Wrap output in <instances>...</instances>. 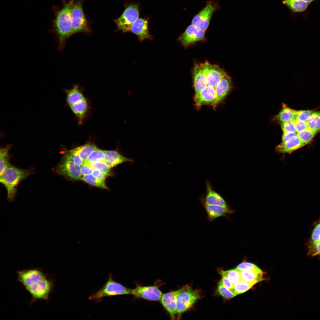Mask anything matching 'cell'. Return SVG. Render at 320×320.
<instances>
[{"label":"cell","mask_w":320,"mask_h":320,"mask_svg":"<svg viewBox=\"0 0 320 320\" xmlns=\"http://www.w3.org/2000/svg\"><path fill=\"white\" fill-rule=\"evenodd\" d=\"M205 31L191 24L178 37V40L185 47L203 40Z\"/></svg>","instance_id":"4fadbf2b"},{"label":"cell","mask_w":320,"mask_h":320,"mask_svg":"<svg viewBox=\"0 0 320 320\" xmlns=\"http://www.w3.org/2000/svg\"><path fill=\"white\" fill-rule=\"evenodd\" d=\"M305 145L297 135L294 136L286 142L281 143L276 148V151L279 153H290L300 148Z\"/></svg>","instance_id":"7402d4cb"},{"label":"cell","mask_w":320,"mask_h":320,"mask_svg":"<svg viewBox=\"0 0 320 320\" xmlns=\"http://www.w3.org/2000/svg\"><path fill=\"white\" fill-rule=\"evenodd\" d=\"M188 285H186L179 289L163 294L161 297L159 301L172 319H175L176 318L178 297Z\"/></svg>","instance_id":"8fae6325"},{"label":"cell","mask_w":320,"mask_h":320,"mask_svg":"<svg viewBox=\"0 0 320 320\" xmlns=\"http://www.w3.org/2000/svg\"><path fill=\"white\" fill-rule=\"evenodd\" d=\"M297 111L292 109L285 104L282 105V108L280 112L274 118L275 120L281 122H294L297 119Z\"/></svg>","instance_id":"d4e9b609"},{"label":"cell","mask_w":320,"mask_h":320,"mask_svg":"<svg viewBox=\"0 0 320 320\" xmlns=\"http://www.w3.org/2000/svg\"><path fill=\"white\" fill-rule=\"evenodd\" d=\"M219 273L221 276L226 277L233 284H235L241 280L239 271L236 269H232L225 271L219 270Z\"/></svg>","instance_id":"4dcf8cb0"},{"label":"cell","mask_w":320,"mask_h":320,"mask_svg":"<svg viewBox=\"0 0 320 320\" xmlns=\"http://www.w3.org/2000/svg\"><path fill=\"white\" fill-rule=\"evenodd\" d=\"M218 3L212 0L207 1L205 6L193 18L191 24L205 31L209 26L213 13L220 9Z\"/></svg>","instance_id":"9c48e42d"},{"label":"cell","mask_w":320,"mask_h":320,"mask_svg":"<svg viewBox=\"0 0 320 320\" xmlns=\"http://www.w3.org/2000/svg\"><path fill=\"white\" fill-rule=\"evenodd\" d=\"M239 271L241 280L247 282L255 284L263 280V273L260 268L254 270Z\"/></svg>","instance_id":"cb8c5ba5"},{"label":"cell","mask_w":320,"mask_h":320,"mask_svg":"<svg viewBox=\"0 0 320 320\" xmlns=\"http://www.w3.org/2000/svg\"><path fill=\"white\" fill-rule=\"evenodd\" d=\"M297 133L290 132H283L282 136V142L284 143L292 137L297 135Z\"/></svg>","instance_id":"f6af8a7d"},{"label":"cell","mask_w":320,"mask_h":320,"mask_svg":"<svg viewBox=\"0 0 320 320\" xmlns=\"http://www.w3.org/2000/svg\"><path fill=\"white\" fill-rule=\"evenodd\" d=\"M308 128L316 133L320 131V111H314L306 122Z\"/></svg>","instance_id":"83f0119b"},{"label":"cell","mask_w":320,"mask_h":320,"mask_svg":"<svg viewBox=\"0 0 320 320\" xmlns=\"http://www.w3.org/2000/svg\"><path fill=\"white\" fill-rule=\"evenodd\" d=\"M55 171L57 174L72 180H80L82 175L80 166L76 165L66 152Z\"/></svg>","instance_id":"30bf717a"},{"label":"cell","mask_w":320,"mask_h":320,"mask_svg":"<svg viewBox=\"0 0 320 320\" xmlns=\"http://www.w3.org/2000/svg\"><path fill=\"white\" fill-rule=\"evenodd\" d=\"M105 163L111 168L125 162L133 161L132 159L127 158L116 151H104Z\"/></svg>","instance_id":"603a6c76"},{"label":"cell","mask_w":320,"mask_h":320,"mask_svg":"<svg viewBox=\"0 0 320 320\" xmlns=\"http://www.w3.org/2000/svg\"><path fill=\"white\" fill-rule=\"evenodd\" d=\"M97 148L95 144L88 143L82 145L77 147L74 149L84 162L89 155Z\"/></svg>","instance_id":"4316f807"},{"label":"cell","mask_w":320,"mask_h":320,"mask_svg":"<svg viewBox=\"0 0 320 320\" xmlns=\"http://www.w3.org/2000/svg\"><path fill=\"white\" fill-rule=\"evenodd\" d=\"M80 168L81 175L83 176L91 174L93 170L89 166L84 164L81 166Z\"/></svg>","instance_id":"7bdbcfd3"},{"label":"cell","mask_w":320,"mask_h":320,"mask_svg":"<svg viewBox=\"0 0 320 320\" xmlns=\"http://www.w3.org/2000/svg\"><path fill=\"white\" fill-rule=\"evenodd\" d=\"M314 111L313 110L297 111V119L306 122Z\"/></svg>","instance_id":"8d00e7d4"},{"label":"cell","mask_w":320,"mask_h":320,"mask_svg":"<svg viewBox=\"0 0 320 320\" xmlns=\"http://www.w3.org/2000/svg\"><path fill=\"white\" fill-rule=\"evenodd\" d=\"M303 0V1H304L307 2V3H308L310 4L311 2H312L313 1H315V0Z\"/></svg>","instance_id":"bcb514c9"},{"label":"cell","mask_w":320,"mask_h":320,"mask_svg":"<svg viewBox=\"0 0 320 320\" xmlns=\"http://www.w3.org/2000/svg\"><path fill=\"white\" fill-rule=\"evenodd\" d=\"M280 126L283 132H296L293 122H281Z\"/></svg>","instance_id":"ab89813d"},{"label":"cell","mask_w":320,"mask_h":320,"mask_svg":"<svg viewBox=\"0 0 320 320\" xmlns=\"http://www.w3.org/2000/svg\"><path fill=\"white\" fill-rule=\"evenodd\" d=\"M199 290L193 289L188 285L179 295L176 307L177 319H180L182 314L191 308L201 296Z\"/></svg>","instance_id":"52a82bcc"},{"label":"cell","mask_w":320,"mask_h":320,"mask_svg":"<svg viewBox=\"0 0 320 320\" xmlns=\"http://www.w3.org/2000/svg\"><path fill=\"white\" fill-rule=\"evenodd\" d=\"M61 8H54L55 17L52 23V31L56 35L60 50L64 49L67 39L71 36L72 26L71 14L75 2L71 0L64 2Z\"/></svg>","instance_id":"7a4b0ae2"},{"label":"cell","mask_w":320,"mask_h":320,"mask_svg":"<svg viewBox=\"0 0 320 320\" xmlns=\"http://www.w3.org/2000/svg\"><path fill=\"white\" fill-rule=\"evenodd\" d=\"M84 0H78L75 3L71 17L72 26L71 35L79 32L89 33L92 30L86 19L82 5Z\"/></svg>","instance_id":"8992f818"},{"label":"cell","mask_w":320,"mask_h":320,"mask_svg":"<svg viewBox=\"0 0 320 320\" xmlns=\"http://www.w3.org/2000/svg\"><path fill=\"white\" fill-rule=\"evenodd\" d=\"M255 284L241 280L234 284L231 291L237 295L243 293L251 288Z\"/></svg>","instance_id":"1f68e13d"},{"label":"cell","mask_w":320,"mask_h":320,"mask_svg":"<svg viewBox=\"0 0 320 320\" xmlns=\"http://www.w3.org/2000/svg\"><path fill=\"white\" fill-rule=\"evenodd\" d=\"M201 64L207 76V85L215 89L226 73L218 65L211 64L207 62L201 63Z\"/></svg>","instance_id":"5bb4252c"},{"label":"cell","mask_w":320,"mask_h":320,"mask_svg":"<svg viewBox=\"0 0 320 320\" xmlns=\"http://www.w3.org/2000/svg\"><path fill=\"white\" fill-rule=\"evenodd\" d=\"M80 180L92 186L101 189H108L104 181L95 177L91 174L83 176Z\"/></svg>","instance_id":"f546056e"},{"label":"cell","mask_w":320,"mask_h":320,"mask_svg":"<svg viewBox=\"0 0 320 320\" xmlns=\"http://www.w3.org/2000/svg\"><path fill=\"white\" fill-rule=\"evenodd\" d=\"M232 87L231 79L226 73L215 89V99L212 105L213 107H215L223 100L230 91Z\"/></svg>","instance_id":"ac0fdd59"},{"label":"cell","mask_w":320,"mask_h":320,"mask_svg":"<svg viewBox=\"0 0 320 320\" xmlns=\"http://www.w3.org/2000/svg\"><path fill=\"white\" fill-rule=\"evenodd\" d=\"M105 155L104 150L100 149L98 148L93 151L88 156L84 162V164L88 162L97 161H104Z\"/></svg>","instance_id":"d6a6232c"},{"label":"cell","mask_w":320,"mask_h":320,"mask_svg":"<svg viewBox=\"0 0 320 320\" xmlns=\"http://www.w3.org/2000/svg\"><path fill=\"white\" fill-rule=\"evenodd\" d=\"M132 289L114 280L111 273L106 283L100 289L91 294L89 299L99 303L105 297L132 294Z\"/></svg>","instance_id":"5b68a950"},{"label":"cell","mask_w":320,"mask_h":320,"mask_svg":"<svg viewBox=\"0 0 320 320\" xmlns=\"http://www.w3.org/2000/svg\"><path fill=\"white\" fill-rule=\"evenodd\" d=\"M217 290L220 296L227 299H231L237 295L225 287L220 282L218 284Z\"/></svg>","instance_id":"d590c367"},{"label":"cell","mask_w":320,"mask_h":320,"mask_svg":"<svg viewBox=\"0 0 320 320\" xmlns=\"http://www.w3.org/2000/svg\"><path fill=\"white\" fill-rule=\"evenodd\" d=\"M66 100L72 111L77 117L80 124L83 123L89 110L88 102L77 85L65 90Z\"/></svg>","instance_id":"277c9868"},{"label":"cell","mask_w":320,"mask_h":320,"mask_svg":"<svg viewBox=\"0 0 320 320\" xmlns=\"http://www.w3.org/2000/svg\"><path fill=\"white\" fill-rule=\"evenodd\" d=\"M93 169L99 170L107 176L111 175V168L104 161L90 162L86 164Z\"/></svg>","instance_id":"836d02e7"},{"label":"cell","mask_w":320,"mask_h":320,"mask_svg":"<svg viewBox=\"0 0 320 320\" xmlns=\"http://www.w3.org/2000/svg\"><path fill=\"white\" fill-rule=\"evenodd\" d=\"M17 274V280L31 296L30 304L37 300L49 299L54 282L40 268L18 271Z\"/></svg>","instance_id":"6da1fadb"},{"label":"cell","mask_w":320,"mask_h":320,"mask_svg":"<svg viewBox=\"0 0 320 320\" xmlns=\"http://www.w3.org/2000/svg\"><path fill=\"white\" fill-rule=\"evenodd\" d=\"M148 25V18H139L130 26L128 32L136 35L140 41L151 39L153 36L149 33Z\"/></svg>","instance_id":"9a60e30c"},{"label":"cell","mask_w":320,"mask_h":320,"mask_svg":"<svg viewBox=\"0 0 320 320\" xmlns=\"http://www.w3.org/2000/svg\"><path fill=\"white\" fill-rule=\"evenodd\" d=\"M193 71L195 94H197L207 86V76L201 64L196 65Z\"/></svg>","instance_id":"ffe728a7"},{"label":"cell","mask_w":320,"mask_h":320,"mask_svg":"<svg viewBox=\"0 0 320 320\" xmlns=\"http://www.w3.org/2000/svg\"><path fill=\"white\" fill-rule=\"evenodd\" d=\"M309 256H320V220L316 223L307 244Z\"/></svg>","instance_id":"2e32d148"},{"label":"cell","mask_w":320,"mask_h":320,"mask_svg":"<svg viewBox=\"0 0 320 320\" xmlns=\"http://www.w3.org/2000/svg\"><path fill=\"white\" fill-rule=\"evenodd\" d=\"M66 152L76 165L81 166L84 164V161L74 149L66 151Z\"/></svg>","instance_id":"74e56055"},{"label":"cell","mask_w":320,"mask_h":320,"mask_svg":"<svg viewBox=\"0 0 320 320\" xmlns=\"http://www.w3.org/2000/svg\"><path fill=\"white\" fill-rule=\"evenodd\" d=\"M316 133L310 129L307 128L297 133V135L305 145L308 143Z\"/></svg>","instance_id":"e575fe53"},{"label":"cell","mask_w":320,"mask_h":320,"mask_svg":"<svg viewBox=\"0 0 320 320\" xmlns=\"http://www.w3.org/2000/svg\"><path fill=\"white\" fill-rule=\"evenodd\" d=\"M296 132H299L307 129L306 122L297 119L294 122Z\"/></svg>","instance_id":"60d3db41"},{"label":"cell","mask_w":320,"mask_h":320,"mask_svg":"<svg viewBox=\"0 0 320 320\" xmlns=\"http://www.w3.org/2000/svg\"><path fill=\"white\" fill-rule=\"evenodd\" d=\"M215 89L207 85L200 92L195 94L194 99L195 105L199 108L204 105H212L215 101Z\"/></svg>","instance_id":"d6986e66"},{"label":"cell","mask_w":320,"mask_h":320,"mask_svg":"<svg viewBox=\"0 0 320 320\" xmlns=\"http://www.w3.org/2000/svg\"><path fill=\"white\" fill-rule=\"evenodd\" d=\"M91 175L95 177L104 181L108 176L101 171L96 169H93Z\"/></svg>","instance_id":"b9f144b4"},{"label":"cell","mask_w":320,"mask_h":320,"mask_svg":"<svg viewBox=\"0 0 320 320\" xmlns=\"http://www.w3.org/2000/svg\"><path fill=\"white\" fill-rule=\"evenodd\" d=\"M124 8L121 16L113 20L119 30L126 32H128L130 26L139 18V4L134 3L126 4Z\"/></svg>","instance_id":"ba28073f"},{"label":"cell","mask_w":320,"mask_h":320,"mask_svg":"<svg viewBox=\"0 0 320 320\" xmlns=\"http://www.w3.org/2000/svg\"><path fill=\"white\" fill-rule=\"evenodd\" d=\"M283 3L295 13L304 12L310 4L302 0H284Z\"/></svg>","instance_id":"484cf974"},{"label":"cell","mask_w":320,"mask_h":320,"mask_svg":"<svg viewBox=\"0 0 320 320\" xmlns=\"http://www.w3.org/2000/svg\"><path fill=\"white\" fill-rule=\"evenodd\" d=\"M132 294L135 297L151 301H160L163 294L156 285L143 286L137 285L132 289Z\"/></svg>","instance_id":"7c38bea8"},{"label":"cell","mask_w":320,"mask_h":320,"mask_svg":"<svg viewBox=\"0 0 320 320\" xmlns=\"http://www.w3.org/2000/svg\"><path fill=\"white\" fill-rule=\"evenodd\" d=\"M11 146V145L8 144L5 148H1L0 150V175L10 164L9 151Z\"/></svg>","instance_id":"f1b7e54d"},{"label":"cell","mask_w":320,"mask_h":320,"mask_svg":"<svg viewBox=\"0 0 320 320\" xmlns=\"http://www.w3.org/2000/svg\"><path fill=\"white\" fill-rule=\"evenodd\" d=\"M207 215V218L212 222L218 217H226L228 214H232L234 211L229 207L217 205H203Z\"/></svg>","instance_id":"44dd1931"},{"label":"cell","mask_w":320,"mask_h":320,"mask_svg":"<svg viewBox=\"0 0 320 320\" xmlns=\"http://www.w3.org/2000/svg\"><path fill=\"white\" fill-rule=\"evenodd\" d=\"M259 268L254 264L246 262H242L237 265L236 269L239 271L254 270Z\"/></svg>","instance_id":"f35d334b"},{"label":"cell","mask_w":320,"mask_h":320,"mask_svg":"<svg viewBox=\"0 0 320 320\" xmlns=\"http://www.w3.org/2000/svg\"><path fill=\"white\" fill-rule=\"evenodd\" d=\"M222 279L220 282L222 283L225 287L230 290H232L234 284L232 283L226 277L221 276Z\"/></svg>","instance_id":"ee69618b"},{"label":"cell","mask_w":320,"mask_h":320,"mask_svg":"<svg viewBox=\"0 0 320 320\" xmlns=\"http://www.w3.org/2000/svg\"><path fill=\"white\" fill-rule=\"evenodd\" d=\"M32 173L31 170L22 169L10 164L0 175V182L7 189L9 201H14L18 184Z\"/></svg>","instance_id":"3957f363"},{"label":"cell","mask_w":320,"mask_h":320,"mask_svg":"<svg viewBox=\"0 0 320 320\" xmlns=\"http://www.w3.org/2000/svg\"><path fill=\"white\" fill-rule=\"evenodd\" d=\"M201 201L202 205H217L224 207H229L225 200L218 193L213 189L208 181L206 183V192L201 197Z\"/></svg>","instance_id":"e0dca14e"}]
</instances>
